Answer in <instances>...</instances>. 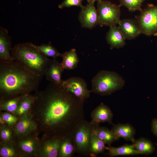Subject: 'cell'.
Instances as JSON below:
<instances>
[{
	"mask_svg": "<svg viewBox=\"0 0 157 157\" xmlns=\"http://www.w3.org/2000/svg\"><path fill=\"white\" fill-rule=\"evenodd\" d=\"M30 113L40 133L61 138L72 135L84 119V100L50 83L43 90L34 92Z\"/></svg>",
	"mask_w": 157,
	"mask_h": 157,
	"instance_id": "obj_1",
	"label": "cell"
},
{
	"mask_svg": "<svg viewBox=\"0 0 157 157\" xmlns=\"http://www.w3.org/2000/svg\"><path fill=\"white\" fill-rule=\"evenodd\" d=\"M43 78L16 61H0V99L35 92Z\"/></svg>",
	"mask_w": 157,
	"mask_h": 157,
	"instance_id": "obj_2",
	"label": "cell"
},
{
	"mask_svg": "<svg viewBox=\"0 0 157 157\" xmlns=\"http://www.w3.org/2000/svg\"><path fill=\"white\" fill-rule=\"evenodd\" d=\"M11 55L14 60L35 74L45 76L51 59L40 52L31 42L18 44L12 48Z\"/></svg>",
	"mask_w": 157,
	"mask_h": 157,
	"instance_id": "obj_3",
	"label": "cell"
},
{
	"mask_svg": "<svg viewBox=\"0 0 157 157\" xmlns=\"http://www.w3.org/2000/svg\"><path fill=\"white\" fill-rule=\"evenodd\" d=\"M91 83L92 92L105 96L121 89L125 85V81L117 73L103 70L94 76Z\"/></svg>",
	"mask_w": 157,
	"mask_h": 157,
	"instance_id": "obj_4",
	"label": "cell"
},
{
	"mask_svg": "<svg viewBox=\"0 0 157 157\" xmlns=\"http://www.w3.org/2000/svg\"><path fill=\"white\" fill-rule=\"evenodd\" d=\"M93 124L84 119L76 128L73 133L76 152L84 156H89Z\"/></svg>",
	"mask_w": 157,
	"mask_h": 157,
	"instance_id": "obj_5",
	"label": "cell"
},
{
	"mask_svg": "<svg viewBox=\"0 0 157 157\" xmlns=\"http://www.w3.org/2000/svg\"><path fill=\"white\" fill-rule=\"evenodd\" d=\"M97 2L99 24L101 27L116 26L120 20L119 6L108 1L99 0Z\"/></svg>",
	"mask_w": 157,
	"mask_h": 157,
	"instance_id": "obj_6",
	"label": "cell"
},
{
	"mask_svg": "<svg viewBox=\"0 0 157 157\" xmlns=\"http://www.w3.org/2000/svg\"><path fill=\"white\" fill-rule=\"evenodd\" d=\"M136 21L142 34L157 36V6L148 4L142 9Z\"/></svg>",
	"mask_w": 157,
	"mask_h": 157,
	"instance_id": "obj_7",
	"label": "cell"
},
{
	"mask_svg": "<svg viewBox=\"0 0 157 157\" xmlns=\"http://www.w3.org/2000/svg\"><path fill=\"white\" fill-rule=\"evenodd\" d=\"M38 131L16 140L20 157H37L40 141Z\"/></svg>",
	"mask_w": 157,
	"mask_h": 157,
	"instance_id": "obj_8",
	"label": "cell"
},
{
	"mask_svg": "<svg viewBox=\"0 0 157 157\" xmlns=\"http://www.w3.org/2000/svg\"><path fill=\"white\" fill-rule=\"evenodd\" d=\"M61 85L67 91L84 100L90 97L92 92L88 89L85 81L79 77H72L63 81Z\"/></svg>",
	"mask_w": 157,
	"mask_h": 157,
	"instance_id": "obj_9",
	"label": "cell"
},
{
	"mask_svg": "<svg viewBox=\"0 0 157 157\" xmlns=\"http://www.w3.org/2000/svg\"><path fill=\"white\" fill-rule=\"evenodd\" d=\"M61 139L43 134L40 139L37 157H57Z\"/></svg>",
	"mask_w": 157,
	"mask_h": 157,
	"instance_id": "obj_10",
	"label": "cell"
},
{
	"mask_svg": "<svg viewBox=\"0 0 157 157\" xmlns=\"http://www.w3.org/2000/svg\"><path fill=\"white\" fill-rule=\"evenodd\" d=\"M13 128L16 140L39 131L30 113L19 119Z\"/></svg>",
	"mask_w": 157,
	"mask_h": 157,
	"instance_id": "obj_11",
	"label": "cell"
},
{
	"mask_svg": "<svg viewBox=\"0 0 157 157\" xmlns=\"http://www.w3.org/2000/svg\"><path fill=\"white\" fill-rule=\"evenodd\" d=\"M81 8L78 18L82 27L92 29L99 24L97 12L94 3H88Z\"/></svg>",
	"mask_w": 157,
	"mask_h": 157,
	"instance_id": "obj_12",
	"label": "cell"
},
{
	"mask_svg": "<svg viewBox=\"0 0 157 157\" xmlns=\"http://www.w3.org/2000/svg\"><path fill=\"white\" fill-rule=\"evenodd\" d=\"M90 116V122L93 125H98L104 122L113 124V113L109 107L103 103H101L92 110Z\"/></svg>",
	"mask_w": 157,
	"mask_h": 157,
	"instance_id": "obj_13",
	"label": "cell"
},
{
	"mask_svg": "<svg viewBox=\"0 0 157 157\" xmlns=\"http://www.w3.org/2000/svg\"><path fill=\"white\" fill-rule=\"evenodd\" d=\"M118 26L126 39H134L142 34L136 20L131 19L120 20Z\"/></svg>",
	"mask_w": 157,
	"mask_h": 157,
	"instance_id": "obj_14",
	"label": "cell"
},
{
	"mask_svg": "<svg viewBox=\"0 0 157 157\" xmlns=\"http://www.w3.org/2000/svg\"><path fill=\"white\" fill-rule=\"evenodd\" d=\"M11 38L8 34V30L4 28L0 27V61L14 60L11 55Z\"/></svg>",
	"mask_w": 157,
	"mask_h": 157,
	"instance_id": "obj_15",
	"label": "cell"
},
{
	"mask_svg": "<svg viewBox=\"0 0 157 157\" xmlns=\"http://www.w3.org/2000/svg\"><path fill=\"white\" fill-rule=\"evenodd\" d=\"M64 70L61 63L56 59H51L45 75L46 79L50 83L61 85V75Z\"/></svg>",
	"mask_w": 157,
	"mask_h": 157,
	"instance_id": "obj_16",
	"label": "cell"
},
{
	"mask_svg": "<svg viewBox=\"0 0 157 157\" xmlns=\"http://www.w3.org/2000/svg\"><path fill=\"white\" fill-rule=\"evenodd\" d=\"M110 27L106 38L108 43L110 46V49L123 47L125 45L126 39L118 26H115Z\"/></svg>",
	"mask_w": 157,
	"mask_h": 157,
	"instance_id": "obj_17",
	"label": "cell"
},
{
	"mask_svg": "<svg viewBox=\"0 0 157 157\" xmlns=\"http://www.w3.org/2000/svg\"><path fill=\"white\" fill-rule=\"evenodd\" d=\"M111 130L119 139L122 138L125 140L134 143L136 131L134 128L129 124H113Z\"/></svg>",
	"mask_w": 157,
	"mask_h": 157,
	"instance_id": "obj_18",
	"label": "cell"
},
{
	"mask_svg": "<svg viewBox=\"0 0 157 157\" xmlns=\"http://www.w3.org/2000/svg\"><path fill=\"white\" fill-rule=\"evenodd\" d=\"M76 152L73 134L61 138L57 157H72Z\"/></svg>",
	"mask_w": 157,
	"mask_h": 157,
	"instance_id": "obj_19",
	"label": "cell"
},
{
	"mask_svg": "<svg viewBox=\"0 0 157 157\" xmlns=\"http://www.w3.org/2000/svg\"><path fill=\"white\" fill-rule=\"evenodd\" d=\"M92 133V134L97 136L109 146H110L114 142L119 139L111 130L106 127H101L99 125H93Z\"/></svg>",
	"mask_w": 157,
	"mask_h": 157,
	"instance_id": "obj_20",
	"label": "cell"
},
{
	"mask_svg": "<svg viewBox=\"0 0 157 157\" xmlns=\"http://www.w3.org/2000/svg\"><path fill=\"white\" fill-rule=\"evenodd\" d=\"M35 99L34 94L25 95L22 99L16 111L13 115L19 119L30 113Z\"/></svg>",
	"mask_w": 157,
	"mask_h": 157,
	"instance_id": "obj_21",
	"label": "cell"
},
{
	"mask_svg": "<svg viewBox=\"0 0 157 157\" xmlns=\"http://www.w3.org/2000/svg\"><path fill=\"white\" fill-rule=\"evenodd\" d=\"M108 151L109 156L113 157L119 156L136 155H139L135 149L134 145L132 144H125L118 147L109 146L106 147Z\"/></svg>",
	"mask_w": 157,
	"mask_h": 157,
	"instance_id": "obj_22",
	"label": "cell"
},
{
	"mask_svg": "<svg viewBox=\"0 0 157 157\" xmlns=\"http://www.w3.org/2000/svg\"><path fill=\"white\" fill-rule=\"evenodd\" d=\"M61 57L63 59L61 64L64 69L72 70L77 67L79 59L75 49L61 54Z\"/></svg>",
	"mask_w": 157,
	"mask_h": 157,
	"instance_id": "obj_23",
	"label": "cell"
},
{
	"mask_svg": "<svg viewBox=\"0 0 157 157\" xmlns=\"http://www.w3.org/2000/svg\"><path fill=\"white\" fill-rule=\"evenodd\" d=\"M133 144L139 154L149 155L153 153L155 150L154 147L152 142L144 138L135 140Z\"/></svg>",
	"mask_w": 157,
	"mask_h": 157,
	"instance_id": "obj_24",
	"label": "cell"
},
{
	"mask_svg": "<svg viewBox=\"0 0 157 157\" xmlns=\"http://www.w3.org/2000/svg\"><path fill=\"white\" fill-rule=\"evenodd\" d=\"M25 95L22 94L8 99H0V112L6 111L14 114L16 111L22 99Z\"/></svg>",
	"mask_w": 157,
	"mask_h": 157,
	"instance_id": "obj_25",
	"label": "cell"
},
{
	"mask_svg": "<svg viewBox=\"0 0 157 157\" xmlns=\"http://www.w3.org/2000/svg\"><path fill=\"white\" fill-rule=\"evenodd\" d=\"M0 157H20L16 141L0 143Z\"/></svg>",
	"mask_w": 157,
	"mask_h": 157,
	"instance_id": "obj_26",
	"label": "cell"
},
{
	"mask_svg": "<svg viewBox=\"0 0 157 157\" xmlns=\"http://www.w3.org/2000/svg\"><path fill=\"white\" fill-rule=\"evenodd\" d=\"M106 144L96 135L92 134L90 146L89 156L96 157L106 150Z\"/></svg>",
	"mask_w": 157,
	"mask_h": 157,
	"instance_id": "obj_27",
	"label": "cell"
},
{
	"mask_svg": "<svg viewBox=\"0 0 157 157\" xmlns=\"http://www.w3.org/2000/svg\"><path fill=\"white\" fill-rule=\"evenodd\" d=\"M16 140L13 127L7 124L0 125V143L15 142Z\"/></svg>",
	"mask_w": 157,
	"mask_h": 157,
	"instance_id": "obj_28",
	"label": "cell"
},
{
	"mask_svg": "<svg viewBox=\"0 0 157 157\" xmlns=\"http://www.w3.org/2000/svg\"><path fill=\"white\" fill-rule=\"evenodd\" d=\"M35 47L40 52L48 57H51L56 59L58 57H61V53H60L52 45L50 42L48 44H42L39 46L35 45Z\"/></svg>",
	"mask_w": 157,
	"mask_h": 157,
	"instance_id": "obj_29",
	"label": "cell"
},
{
	"mask_svg": "<svg viewBox=\"0 0 157 157\" xmlns=\"http://www.w3.org/2000/svg\"><path fill=\"white\" fill-rule=\"evenodd\" d=\"M145 0H119V5L120 7L124 6L127 8L129 11L134 12L137 10L140 11L142 9V4Z\"/></svg>",
	"mask_w": 157,
	"mask_h": 157,
	"instance_id": "obj_30",
	"label": "cell"
},
{
	"mask_svg": "<svg viewBox=\"0 0 157 157\" xmlns=\"http://www.w3.org/2000/svg\"><path fill=\"white\" fill-rule=\"evenodd\" d=\"M0 116L3 118L6 124L13 127L19 119L18 117L12 113L6 111L1 112Z\"/></svg>",
	"mask_w": 157,
	"mask_h": 157,
	"instance_id": "obj_31",
	"label": "cell"
},
{
	"mask_svg": "<svg viewBox=\"0 0 157 157\" xmlns=\"http://www.w3.org/2000/svg\"><path fill=\"white\" fill-rule=\"evenodd\" d=\"M83 0H64L58 6L60 9L69 8L72 6H77L80 8L83 5L82 3Z\"/></svg>",
	"mask_w": 157,
	"mask_h": 157,
	"instance_id": "obj_32",
	"label": "cell"
},
{
	"mask_svg": "<svg viewBox=\"0 0 157 157\" xmlns=\"http://www.w3.org/2000/svg\"><path fill=\"white\" fill-rule=\"evenodd\" d=\"M151 130L154 135L157 136V118L154 119L151 122Z\"/></svg>",
	"mask_w": 157,
	"mask_h": 157,
	"instance_id": "obj_33",
	"label": "cell"
},
{
	"mask_svg": "<svg viewBox=\"0 0 157 157\" xmlns=\"http://www.w3.org/2000/svg\"><path fill=\"white\" fill-rule=\"evenodd\" d=\"M6 124L3 118L0 116V125H4Z\"/></svg>",
	"mask_w": 157,
	"mask_h": 157,
	"instance_id": "obj_34",
	"label": "cell"
},
{
	"mask_svg": "<svg viewBox=\"0 0 157 157\" xmlns=\"http://www.w3.org/2000/svg\"><path fill=\"white\" fill-rule=\"evenodd\" d=\"M88 3H94L95 2L97 1V0H86Z\"/></svg>",
	"mask_w": 157,
	"mask_h": 157,
	"instance_id": "obj_35",
	"label": "cell"
},
{
	"mask_svg": "<svg viewBox=\"0 0 157 157\" xmlns=\"http://www.w3.org/2000/svg\"><path fill=\"white\" fill-rule=\"evenodd\" d=\"M99 0H97V1H99Z\"/></svg>",
	"mask_w": 157,
	"mask_h": 157,
	"instance_id": "obj_36",
	"label": "cell"
}]
</instances>
